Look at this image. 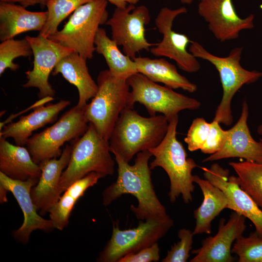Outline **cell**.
<instances>
[{
	"mask_svg": "<svg viewBox=\"0 0 262 262\" xmlns=\"http://www.w3.org/2000/svg\"><path fill=\"white\" fill-rule=\"evenodd\" d=\"M48 0H0V1L8 2H18L20 5L25 7L34 6L36 4H39L42 7L46 6Z\"/></svg>",
	"mask_w": 262,
	"mask_h": 262,
	"instance_id": "obj_36",
	"label": "cell"
},
{
	"mask_svg": "<svg viewBox=\"0 0 262 262\" xmlns=\"http://www.w3.org/2000/svg\"><path fill=\"white\" fill-rule=\"evenodd\" d=\"M249 108L246 100L242 103L240 118L229 130L222 148L204 159L206 163L230 158H240L246 161L262 163V142H257L251 135L247 125Z\"/></svg>",
	"mask_w": 262,
	"mask_h": 262,
	"instance_id": "obj_18",
	"label": "cell"
},
{
	"mask_svg": "<svg viewBox=\"0 0 262 262\" xmlns=\"http://www.w3.org/2000/svg\"><path fill=\"white\" fill-rule=\"evenodd\" d=\"M71 145L70 160L59 183L62 193L91 172L99 173L103 177L114 174L115 162L111 154L109 142L99 134L92 123H89L85 133L72 140Z\"/></svg>",
	"mask_w": 262,
	"mask_h": 262,
	"instance_id": "obj_4",
	"label": "cell"
},
{
	"mask_svg": "<svg viewBox=\"0 0 262 262\" xmlns=\"http://www.w3.org/2000/svg\"><path fill=\"white\" fill-rule=\"evenodd\" d=\"M210 130V123L202 117L194 119L188 131L184 142L192 152L200 149L205 143Z\"/></svg>",
	"mask_w": 262,
	"mask_h": 262,
	"instance_id": "obj_33",
	"label": "cell"
},
{
	"mask_svg": "<svg viewBox=\"0 0 262 262\" xmlns=\"http://www.w3.org/2000/svg\"><path fill=\"white\" fill-rule=\"evenodd\" d=\"M0 172L13 180L39 179L41 171L27 148L14 145L0 137Z\"/></svg>",
	"mask_w": 262,
	"mask_h": 262,
	"instance_id": "obj_23",
	"label": "cell"
},
{
	"mask_svg": "<svg viewBox=\"0 0 262 262\" xmlns=\"http://www.w3.org/2000/svg\"><path fill=\"white\" fill-rule=\"evenodd\" d=\"M25 37L31 45L34 59L33 69L25 72L27 82L22 86L38 88L40 99L53 97L56 92L49 82V75L63 58L74 51L40 33L37 36Z\"/></svg>",
	"mask_w": 262,
	"mask_h": 262,
	"instance_id": "obj_13",
	"label": "cell"
},
{
	"mask_svg": "<svg viewBox=\"0 0 262 262\" xmlns=\"http://www.w3.org/2000/svg\"><path fill=\"white\" fill-rule=\"evenodd\" d=\"M33 55L31 45L25 37L22 39H7L0 44V75L6 69L16 71L19 66L14 63L15 59L30 57Z\"/></svg>",
	"mask_w": 262,
	"mask_h": 262,
	"instance_id": "obj_30",
	"label": "cell"
},
{
	"mask_svg": "<svg viewBox=\"0 0 262 262\" xmlns=\"http://www.w3.org/2000/svg\"><path fill=\"white\" fill-rule=\"evenodd\" d=\"M187 12L184 7L175 9L165 7L160 10L155 24L163 38L149 51L155 56L173 60L180 69L186 72L195 73L200 69V65L197 58L187 50V46L191 41L185 34L177 33L172 29L175 18Z\"/></svg>",
	"mask_w": 262,
	"mask_h": 262,
	"instance_id": "obj_12",
	"label": "cell"
},
{
	"mask_svg": "<svg viewBox=\"0 0 262 262\" xmlns=\"http://www.w3.org/2000/svg\"><path fill=\"white\" fill-rule=\"evenodd\" d=\"M102 178L103 177L100 174L91 172L75 181L64 192V194L48 212L54 229L62 230L67 226L71 212L78 199Z\"/></svg>",
	"mask_w": 262,
	"mask_h": 262,
	"instance_id": "obj_26",
	"label": "cell"
},
{
	"mask_svg": "<svg viewBox=\"0 0 262 262\" xmlns=\"http://www.w3.org/2000/svg\"><path fill=\"white\" fill-rule=\"evenodd\" d=\"M242 48L236 47L227 56L219 57L209 52L198 42L192 41L188 49L196 58L211 63L219 73L223 93L213 120L226 126H230L233 121L231 103L235 94L244 84L253 83L262 77V72L249 71L242 66Z\"/></svg>",
	"mask_w": 262,
	"mask_h": 262,
	"instance_id": "obj_5",
	"label": "cell"
},
{
	"mask_svg": "<svg viewBox=\"0 0 262 262\" xmlns=\"http://www.w3.org/2000/svg\"><path fill=\"white\" fill-rule=\"evenodd\" d=\"M246 219L245 216L235 212L227 222L225 219H221L216 234L206 238L200 248L192 251L196 255L190 262H233L234 258L231 254L232 244L246 230Z\"/></svg>",
	"mask_w": 262,
	"mask_h": 262,
	"instance_id": "obj_17",
	"label": "cell"
},
{
	"mask_svg": "<svg viewBox=\"0 0 262 262\" xmlns=\"http://www.w3.org/2000/svg\"><path fill=\"white\" fill-rule=\"evenodd\" d=\"M107 0H92L78 8L63 28L48 38L87 59L93 57L99 26L108 19Z\"/></svg>",
	"mask_w": 262,
	"mask_h": 262,
	"instance_id": "obj_6",
	"label": "cell"
},
{
	"mask_svg": "<svg viewBox=\"0 0 262 262\" xmlns=\"http://www.w3.org/2000/svg\"><path fill=\"white\" fill-rule=\"evenodd\" d=\"M197 12L208 23L215 38L222 42L237 39L241 31L252 29L254 26V15L240 17L232 0H200Z\"/></svg>",
	"mask_w": 262,
	"mask_h": 262,
	"instance_id": "obj_14",
	"label": "cell"
},
{
	"mask_svg": "<svg viewBox=\"0 0 262 262\" xmlns=\"http://www.w3.org/2000/svg\"><path fill=\"white\" fill-rule=\"evenodd\" d=\"M150 20L148 8L141 5L129 4L123 8L116 7L105 24L111 28L112 39L122 47L123 53L133 60L140 51H149L155 44L145 37V26Z\"/></svg>",
	"mask_w": 262,
	"mask_h": 262,
	"instance_id": "obj_11",
	"label": "cell"
},
{
	"mask_svg": "<svg viewBox=\"0 0 262 262\" xmlns=\"http://www.w3.org/2000/svg\"><path fill=\"white\" fill-rule=\"evenodd\" d=\"M118 45L107 35L104 29L99 28L95 39V51L102 55L115 77L127 80L138 73L133 60L120 51Z\"/></svg>",
	"mask_w": 262,
	"mask_h": 262,
	"instance_id": "obj_27",
	"label": "cell"
},
{
	"mask_svg": "<svg viewBox=\"0 0 262 262\" xmlns=\"http://www.w3.org/2000/svg\"><path fill=\"white\" fill-rule=\"evenodd\" d=\"M116 7L123 8L129 4H136L140 0H107Z\"/></svg>",
	"mask_w": 262,
	"mask_h": 262,
	"instance_id": "obj_37",
	"label": "cell"
},
{
	"mask_svg": "<svg viewBox=\"0 0 262 262\" xmlns=\"http://www.w3.org/2000/svg\"><path fill=\"white\" fill-rule=\"evenodd\" d=\"M231 252L238 257V262H262V235L256 231L247 237L238 238Z\"/></svg>",
	"mask_w": 262,
	"mask_h": 262,
	"instance_id": "obj_31",
	"label": "cell"
},
{
	"mask_svg": "<svg viewBox=\"0 0 262 262\" xmlns=\"http://www.w3.org/2000/svg\"><path fill=\"white\" fill-rule=\"evenodd\" d=\"M160 260V248L158 242L139 251L122 257L118 262H151Z\"/></svg>",
	"mask_w": 262,
	"mask_h": 262,
	"instance_id": "obj_35",
	"label": "cell"
},
{
	"mask_svg": "<svg viewBox=\"0 0 262 262\" xmlns=\"http://www.w3.org/2000/svg\"><path fill=\"white\" fill-rule=\"evenodd\" d=\"M169 122L164 115L143 117L126 107L121 113L109 140L112 153L129 163L138 153L158 146L165 136Z\"/></svg>",
	"mask_w": 262,
	"mask_h": 262,
	"instance_id": "obj_2",
	"label": "cell"
},
{
	"mask_svg": "<svg viewBox=\"0 0 262 262\" xmlns=\"http://www.w3.org/2000/svg\"><path fill=\"white\" fill-rule=\"evenodd\" d=\"M97 84V93L85 106V116L109 141L121 113L127 107L130 87L127 80L115 77L108 69L99 73Z\"/></svg>",
	"mask_w": 262,
	"mask_h": 262,
	"instance_id": "obj_7",
	"label": "cell"
},
{
	"mask_svg": "<svg viewBox=\"0 0 262 262\" xmlns=\"http://www.w3.org/2000/svg\"><path fill=\"white\" fill-rule=\"evenodd\" d=\"M72 146L66 144L58 159L45 160L38 165L41 171L37 183L31 189L32 200L41 215H45L59 199L62 194L59 183L62 174L67 166Z\"/></svg>",
	"mask_w": 262,
	"mask_h": 262,
	"instance_id": "obj_19",
	"label": "cell"
},
{
	"mask_svg": "<svg viewBox=\"0 0 262 262\" xmlns=\"http://www.w3.org/2000/svg\"><path fill=\"white\" fill-rule=\"evenodd\" d=\"M117 164L116 180L103 191L102 204L110 205L125 194L133 195L137 199V206L130 209L140 220L154 218L164 219L169 217L165 207L158 199L151 180V172L148 164L152 153L149 150L136 154L134 163L130 165L118 154L112 153Z\"/></svg>",
	"mask_w": 262,
	"mask_h": 262,
	"instance_id": "obj_1",
	"label": "cell"
},
{
	"mask_svg": "<svg viewBox=\"0 0 262 262\" xmlns=\"http://www.w3.org/2000/svg\"><path fill=\"white\" fill-rule=\"evenodd\" d=\"M201 169L205 179L220 188L227 197V209L248 218L254 225L255 231L262 235V210L241 187L237 177L229 176V170L217 163L212 164L209 168Z\"/></svg>",
	"mask_w": 262,
	"mask_h": 262,
	"instance_id": "obj_15",
	"label": "cell"
},
{
	"mask_svg": "<svg viewBox=\"0 0 262 262\" xmlns=\"http://www.w3.org/2000/svg\"><path fill=\"white\" fill-rule=\"evenodd\" d=\"M38 180L37 179L25 181L13 180L0 172V188L12 193L23 213V224L12 232L15 239L23 245L27 244L31 234L35 230L49 232L54 229L50 219H45L37 213L31 197V189Z\"/></svg>",
	"mask_w": 262,
	"mask_h": 262,
	"instance_id": "obj_16",
	"label": "cell"
},
{
	"mask_svg": "<svg viewBox=\"0 0 262 262\" xmlns=\"http://www.w3.org/2000/svg\"><path fill=\"white\" fill-rule=\"evenodd\" d=\"M92 0H48V18L39 33L46 37L54 34L59 24L82 5Z\"/></svg>",
	"mask_w": 262,
	"mask_h": 262,
	"instance_id": "obj_29",
	"label": "cell"
},
{
	"mask_svg": "<svg viewBox=\"0 0 262 262\" xmlns=\"http://www.w3.org/2000/svg\"><path fill=\"white\" fill-rule=\"evenodd\" d=\"M195 0H180V1L183 4H191Z\"/></svg>",
	"mask_w": 262,
	"mask_h": 262,
	"instance_id": "obj_39",
	"label": "cell"
},
{
	"mask_svg": "<svg viewBox=\"0 0 262 262\" xmlns=\"http://www.w3.org/2000/svg\"><path fill=\"white\" fill-rule=\"evenodd\" d=\"M48 18V12H32L21 5L0 2V40L14 38L28 31L43 29Z\"/></svg>",
	"mask_w": 262,
	"mask_h": 262,
	"instance_id": "obj_21",
	"label": "cell"
},
{
	"mask_svg": "<svg viewBox=\"0 0 262 262\" xmlns=\"http://www.w3.org/2000/svg\"><path fill=\"white\" fill-rule=\"evenodd\" d=\"M260 141H261L262 142V139H260Z\"/></svg>",
	"mask_w": 262,
	"mask_h": 262,
	"instance_id": "obj_40",
	"label": "cell"
},
{
	"mask_svg": "<svg viewBox=\"0 0 262 262\" xmlns=\"http://www.w3.org/2000/svg\"><path fill=\"white\" fill-rule=\"evenodd\" d=\"M169 216L164 219L141 220L132 229L121 230L118 222H114L111 238L97 259L98 262H118L127 254L135 253L151 246L164 237L173 226Z\"/></svg>",
	"mask_w": 262,
	"mask_h": 262,
	"instance_id": "obj_10",
	"label": "cell"
},
{
	"mask_svg": "<svg viewBox=\"0 0 262 262\" xmlns=\"http://www.w3.org/2000/svg\"><path fill=\"white\" fill-rule=\"evenodd\" d=\"M194 180L200 188L203 199L200 205L194 211L196 226L193 233L210 234L212 222L223 210L228 208L229 200L220 188L207 179L195 175Z\"/></svg>",
	"mask_w": 262,
	"mask_h": 262,
	"instance_id": "obj_24",
	"label": "cell"
},
{
	"mask_svg": "<svg viewBox=\"0 0 262 262\" xmlns=\"http://www.w3.org/2000/svg\"><path fill=\"white\" fill-rule=\"evenodd\" d=\"M257 131L259 134L262 136V124L258 126Z\"/></svg>",
	"mask_w": 262,
	"mask_h": 262,
	"instance_id": "obj_38",
	"label": "cell"
},
{
	"mask_svg": "<svg viewBox=\"0 0 262 262\" xmlns=\"http://www.w3.org/2000/svg\"><path fill=\"white\" fill-rule=\"evenodd\" d=\"M133 60L138 73L153 82H161L171 89H181L191 93L197 90L196 84L180 74L176 66L164 59L139 56Z\"/></svg>",
	"mask_w": 262,
	"mask_h": 262,
	"instance_id": "obj_25",
	"label": "cell"
},
{
	"mask_svg": "<svg viewBox=\"0 0 262 262\" xmlns=\"http://www.w3.org/2000/svg\"><path fill=\"white\" fill-rule=\"evenodd\" d=\"M127 82L131 88L127 107L133 109L134 104L139 102L145 107L150 116L162 113L169 122L180 111L196 110L201 106L198 100L160 85L139 73L129 78Z\"/></svg>",
	"mask_w": 262,
	"mask_h": 262,
	"instance_id": "obj_8",
	"label": "cell"
},
{
	"mask_svg": "<svg viewBox=\"0 0 262 262\" xmlns=\"http://www.w3.org/2000/svg\"><path fill=\"white\" fill-rule=\"evenodd\" d=\"M178 115L169 121L167 132L161 142L149 150L154 157L149 164L151 170L162 167L170 180L168 197L171 203L176 202L181 196L183 202L188 204L193 200L194 184L193 170L198 167L195 161L187 158L183 145L176 137Z\"/></svg>",
	"mask_w": 262,
	"mask_h": 262,
	"instance_id": "obj_3",
	"label": "cell"
},
{
	"mask_svg": "<svg viewBox=\"0 0 262 262\" xmlns=\"http://www.w3.org/2000/svg\"><path fill=\"white\" fill-rule=\"evenodd\" d=\"M229 164L236 173L241 187L262 210V163L245 161Z\"/></svg>",
	"mask_w": 262,
	"mask_h": 262,
	"instance_id": "obj_28",
	"label": "cell"
},
{
	"mask_svg": "<svg viewBox=\"0 0 262 262\" xmlns=\"http://www.w3.org/2000/svg\"><path fill=\"white\" fill-rule=\"evenodd\" d=\"M70 104L69 100L62 99L54 104L37 106L29 115L21 116L17 121L5 125L0 130V137L12 138L16 145H26L33 131L54 122L59 114Z\"/></svg>",
	"mask_w": 262,
	"mask_h": 262,
	"instance_id": "obj_20",
	"label": "cell"
},
{
	"mask_svg": "<svg viewBox=\"0 0 262 262\" xmlns=\"http://www.w3.org/2000/svg\"><path fill=\"white\" fill-rule=\"evenodd\" d=\"M219 124L214 120L210 123L208 136L200 149L202 153L211 155L218 151L223 146L227 138L228 130H224Z\"/></svg>",
	"mask_w": 262,
	"mask_h": 262,
	"instance_id": "obj_34",
	"label": "cell"
},
{
	"mask_svg": "<svg viewBox=\"0 0 262 262\" xmlns=\"http://www.w3.org/2000/svg\"><path fill=\"white\" fill-rule=\"evenodd\" d=\"M189 229H180L178 232L180 239L177 243L171 246L166 256L162 260V262H186L190 257V252L192 248L193 236Z\"/></svg>",
	"mask_w": 262,
	"mask_h": 262,
	"instance_id": "obj_32",
	"label": "cell"
},
{
	"mask_svg": "<svg viewBox=\"0 0 262 262\" xmlns=\"http://www.w3.org/2000/svg\"><path fill=\"white\" fill-rule=\"evenodd\" d=\"M85 107L77 105L65 113L54 124L32 135L26 146L34 163L59 157L61 147L66 142L77 139L86 131L89 122L84 114Z\"/></svg>",
	"mask_w": 262,
	"mask_h": 262,
	"instance_id": "obj_9",
	"label": "cell"
},
{
	"mask_svg": "<svg viewBox=\"0 0 262 262\" xmlns=\"http://www.w3.org/2000/svg\"><path fill=\"white\" fill-rule=\"evenodd\" d=\"M87 59L76 52L63 58L56 65L52 74H61L69 83L75 85L79 92L77 105L84 107L98 91V84L90 75L86 65Z\"/></svg>",
	"mask_w": 262,
	"mask_h": 262,
	"instance_id": "obj_22",
	"label": "cell"
}]
</instances>
